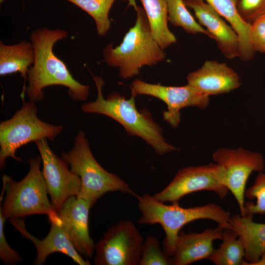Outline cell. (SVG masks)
Instances as JSON below:
<instances>
[{
	"mask_svg": "<svg viewBox=\"0 0 265 265\" xmlns=\"http://www.w3.org/2000/svg\"><path fill=\"white\" fill-rule=\"evenodd\" d=\"M5 0H0V3H2L3 2V1H4Z\"/></svg>",
	"mask_w": 265,
	"mask_h": 265,
	"instance_id": "cell-31",
	"label": "cell"
},
{
	"mask_svg": "<svg viewBox=\"0 0 265 265\" xmlns=\"http://www.w3.org/2000/svg\"><path fill=\"white\" fill-rule=\"evenodd\" d=\"M238 9L243 20L251 25L265 16V0H239Z\"/></svg>",
	"mask_w": 265,
	"mask_h": 265,
	"instance_id": "cell-27",
	"label": "cell"
},
{
	"mask_svg": "<svg viewBox=\"0 0 265 265\" xmlns=\"http://www.w3.org/2000/svg\"><path fill=\"white\" fill-rule=\"evenodd\" d=\"M77 5L94 20L98 34L104 36L109 31L111 23L109 12L116 0H66Z\"/></svg>",
	"mask_w": 265,
	"mask_h": 265,
	"instance_id": "cell-24",
	"label": "cell"
},
{
	"mask_svg": "<svg viewBox=\"0 0 265 265\" xmlns=\"http://www.w3.org/2000/svg\"><path fill=\"white\" fill-rule=\"evenodd\" d=\"M168 21L174 26L181 27L186 32L202 33L211 36L188 10L184 0H166Z\"/></svg>",
	"mask_w": 265,
	"mask_h": 265,
	"instance_id": "cell-23",
	"label": "cell"
},
{
	"mask_svg": "<svg viewBox=\"0 0 265 265\" xmlns=\"http://www.w3.org/2000/svg\"><path fill=\"white\" fill-rule=\"evenodd\" d=\"M135 224L121 220L110 227L95 244L96 265H137L144 242Z\"/></svg>",
	"mask_w": 265,
	"mask_h": 265,
	"instance_id": "cell-9",
	"label": "cell"
},
{
	"mask_svg": "<svg viewBox=\"0 0 265 265\" xmlns=\"http://www.w3.org/2000/svg\"><path fill=\"white\" fill-rule=\"evenodd\" d=\"M223 228L218 226L203 231L185 233L180 232L172 257L174 265H187L209 259L214 250L213 242L221 239Z\"/></svg>",
	"mask_w": 265,
	"mask_h": 265,
	"instance_id": "cell-17",
	"label": "cell"
},
{
	"mask_svg": "<svg viewBox=\"0 0 265 265\" xmlns=\"http://www.w3.org/2000/svg\"><path fill=\"white\" fill-rule=\"evenodd\" d=\"M34 61V51L31 42L24 40L8 45L0 42V75L3 76L19 72L24 79V84L20 97L24 100L27 72Z\"/></svg>",
	"mask_w": 265,
	"mask_h": 265,
	"instance_id": "cell-19",
	"label": "cell"
},
{
	"mask_svg": "<svg viewBox=\"0 0 265 265\" xmlns=\"http://www.w3.org/2000/svg\"><path fill=\"white\" fill-rule=\"evenodd\" d=\"M245 197L256 201L245 203L244 215L265 214V172H259L253 184L245 190Z\"/></svg>",
	"mask_w": 265,
	"mask_h": 265,
	"instance_id": "cell-25",
	"label": "cell"
},
{
	"mask_svg": "<svg viewBox=\"0 0 265 265\" xmlns=\"http://www.w3.org/2000/svg\"><path fill=\"white\" fill-rule=\"evenodd\" d=\"M92 205L77 196L69 198L57 212L62 228L72 244L80 255L91 258L95 244L89 232V213Z\"/></svg>",
	"mask_w": 265,
	"mask_h": 265,
	"instance_id": "cell-14",
	"label": "cell"
},
{
	"mask_svg": "<svg viewBox=\"0 0 265 265\" xmlns=\"http://www.w3.org/2000/svg\"><path fill=\"white\" fill-rule=\"evenodd\" d=\"M68 32L60 28L46 27L33 30L30 36L34 51V61L27 72L28 85L25 93L29 100L41 101L44 97L43 89L52 85L67 88V93L73 100L85 101L90 86L76 80L64 62L55 55L54 45L66 38Z\"/></svg>",
	"mask_w": 265,
	"mask_h": 265,
	"instance_id": "cell-1",
	"label": "cell"
},
{
	"mask_svg": "<svg viewBox=\"0 0 265 265\" xmlns=\"http://www.w3.org/2000/svg\"><path fill=\"white\" fill-rule=\"evenodd\" d=\"M6 219L0 212V259L5 265H15L22 260L19 253L8 244L4 233Z\"/></svg>",
	"mask_w": 265,
	"mask_h": 265,
	"instance_id": "cell-28",
	"label": "cell"
},
{
	"mask_svg": "<svg viewBox=\"0 0 265 265\" xmlns=\"http://www.w3.org/2000/svg\"><path fill=\"white\" fill-rule=\"evenodd\" d=\"M61 157L80 179L81 187L77 196L88 201L92 206L107 192L120 191L136 198L138 196L123 180L106 171L97 162L83 131L79 132L73 147L68 152H62Z\"/></svg>",
	"mask_w": 265,
	"mask_h": 265,
	"instance_id": "cell-5",
	"label": "cell"
},
{
	"mask_svg": "<svg viewBox=\"0 0 265 265\" xmlns=\"http://www.w3.org/2000/svg\"><path fill=\"white\" fill-rule=\"evenodd\" d=\"M21 107L9 119L0 124V168L2 169L8 158L18 161L17 149L30 142L47 139L53 141L63 130L61 125L48 123L40 120L35 102L22 101Z\"/></svg>",
	"mask_w": 265,
	"mask_h": 265,
	"instance_id": "cell-7",
	"label": "cell"
},
{
	"mask_svg": "<svg viewBox=\"0 0 265 265\" xmlns=\"http://www.w3.org/2000/svg\"><path fill=\"white\" fill-rule=\"evenodd\" d=\"M192 9L198 23L215 40L218 49L228 59L238 57L239 40L231 26L204 0H184Z\"/></svg>",
	"mask_w": 265,
	"mask_h": 265,
	"instance_id": "cell-15",
	"label": "cell"
},
{
	"mask_svg": "<svg viewBox=\"0 0 265 265\" xmlns=\"http://www.w3.org/2000/svg\"><path fill=\"white\" fill-rule=\"evenodd\" d=\"M136 198L141 212L138 223L159 224L161 226L165 234L163 244L164 251L170 257L173 255L181 229L192 221L209 219L216 222L218 226L223 229H232L230 223V212L216 204L184 208L178 205V203L166 205L146 193L138 195Z\"/></svg>",
	"mask_w": 265,
	"mask_h": 265,
	"instance_id": "cell-3",
	"label": "cell"
},
{
	"mask_svg": "<svg viewBox=\"0 0 265 265\" xmlns=\"http://www.w3.org/2000/svg\"><path fill=\"white\" fill-rule=\"evenodd\" d=\"M148 20L153 36L163 50L177 41L168 26L166 0H140Z\"/></svg>",
	"mask_w": 265,
	"mask_h": 265,
	"instance_id": "cell-21",
	"label": "cell"
},
{
	"mask_svg": "<svg viewBox=\"0 0 265 265\" xmlns=\"http://www.w3.org/2000/svg\"><path fill=\"white\" fill-rule=\"evenodd\" d=\"M172 257L160 247L158 238L148 236L144 240L139 265H171Z\"/></svg>",
	"mask_w": 265,
	"mask_h": 265,
	"instance_id": "cell-26",
	"label": "cell"
},
{
	"mask_svg": "<svg viewBox=\"0 0 265 265\" xmlns=\"http://www.w3.org/2000/svg\"><path fill=\"white\" fill-rule=\"evenodd\" d=\"M27 162L29 171L20 181L15 182L6 175L2 177L6 194L2 207L0 205V212L6 219L57 212L48 198L47 184L40 169V156L29 158Z\"/></svg>",
	"mask_w": 265,
	"mask_h": 265,
	"instance_id": "cell-6",
	"label": "cell"
},
{
	"mask_svg": "<svg viewBox=\"0 0 265 265\" xmlns=\"http://www.w3.org/2000/svg\"><path fill=\"white\" fill-rule=\"evenodd\" d=\"M43 165L42 172L51 202L58 212L70 197L78 196L81 187L80 177L69 169L68 164L57 156L50 147L47 139L35 142Z\"/></svg>",
	"mask_w": 265,
	"mask_h": 265,
	"instance_id": "cell-11",
	"label": "cell"
},
{
	"mask_svg": "<svg viewBox=\"0 0 265 265\" xmlns=\"http://www.w3.org/2000/svg\"><path fill=\"white\" fill-rule=\"evenodd\" d=\"M212 157L214 162L223 169L226 186L237 201L240 214L244 216L246 185L253 172L264 171L263 155L242 148H220L213 153Z\"/></svg>",
	"mask_w": 265,
	"mask_h": 265,
	"instance_id": "cell-10",
	"label": "cell"
},
{
	"mask_svg": "<svg viewBox=\"0 0 265 265\" xmlns=\"http://www.w3.org/2000/svg\"><path fill=\"white\" fill-rule=\"evenodd\" d=\"M255 265H265V253L262 256L260 260Z\"/></svg>",
	"mask_w": 265,
	"mask_h": 265,
	"instance_id": "cell-30",
	"label": "cell"
},
{
	"mask_svg": "<svg viewBox=\"0 0 265 265\" xmlns=\"http://www.w3.org/2000/svg\"><path fill=\"white\" fill-rule=\"evenodd\" d=\"M201 190L212 191L224 198L229 191L222 167L216 163L181 168L172 181L153 196L163 202L178 203L185 196Z\"/></svg>",
	"mask_w": 265,
	"mask_h": 265,
	"instance_id": "cell-8",
	"label": "cell"
},
{
	"mask_svg": "<svg viewBox=\"0 0 265 265\" xmlns=\"http://www.w3.org/2000/svg\"><path fill=\"white\" fill-rule=\"evenodd\" d=\"M131 88L137 95L151 96L163 101L167 109L163 113V119L174 128L180 124L183 108L194 106L204 109L210 102L209 96L196 91L187 84L181 86H164L136 79L132 82Z\"/></svg>",
	"mask_w": 265,
	"mask_h": 265,
	"instance_id": "cell-12",
	"label": "cell"
},
{
	"mask_svg": "<svg viewBox=\"0 0 265 265\" xmlns=\"http://www.w3.org/2000/svg\"><path fill=\"white\" fill-rule=\"evenodd\" d=\"M134 9V25L124 35L122 42L113 48L111 44L103 50L105 61L110 66L119 68L123 79L132 78L144 66H152L164 60L166 53L154 39L144 9L135 0H129Z\"/></svg>",
	"mask_w": 265,
	"mask_h": 265,
	"instance_id": "cell-4",
	"label": "cell"
},
{
	"mask_svg": "<svg viewBox=\"0 0 265 265\" xmlns=\"http://www.w3.org/2000/svg\"><path fill=\"white\" fill-rule=\"evenodd\" d=\"M187 84L208 96L230 92L239 87L238 74L225 63L207 60L198 69L188 74Z\"/></svg>",
	"mask_w": 265,
	"mask_h": 265,
	"instance_id": "cell-16",
	"label": "cell"
},
{
	"mask_svg": "<svg viewBox=\"0 0 265 265\" xmlns=\"http://www.w3.org/2000/svg\"><path fill=\"white\" fill-rule=\"evenodd\" d=\"M230 223L244 246L242 265H255L265 253V223L254 222L250 214L231 216Z\"/></svg>",
	"mask_w": 265,
	"mask_h": 265,
	"instance_id": "cell-18",
	"label": "cell"
},
{
	"mask_svg": "<svg viewBox=\"0 0 265 265\" xmlns=\"http://www.w3.org/2000/svg\"><path fill=\"white\" fill-rule=\"evenodd\" d=\"M48 216L51 225V229L46 237L41 240L27 232L23 220L19 218H10V222L15 228L25 238L30 239L35 245L37 256L33 264L42 265L45 263L49 255L55 252H60L69 257L79 265H89V262L84 260L77 252L66 236L58 212H53Z\"/></svg>",
	"mask_w": 265,
	"mask_h": 265,
	"instance_id": "cell-13",
	"label": "cell"
},
{
	"mask_svg": "<svg viewBox=\"0 0 265 265\" xmlns=\"http://www.w3.org/2000/svg\"><path fill=\"white\" fill-rule=\"evenodd\" d=\"M93 78L97 97L93 102L83 104L81 106L82 111L103 114L114 119L129 133L144 140L159 155L176 150V148L166 141L161 128L153 121L150 114L137 109L135 103L137 95L131 91V97L126 99L119 93H112L105 99L102 94L104 81L99 76Z\"/></svg>",
	"mask_w": 265,
	"mask_h": 265,
	"instance_id": "cell-2",
	"label": "cell"
},
{
	"mask_svg": "<svg viewBox=\"0 0 265 265\" xmlns=\"http://www.w3.org/2000/svg\"><path fill=\"white\" fill-rule=\"evenodd\" d=\"M222 242L214 249L209 260L216 265H240L244 261L243 243L232 229H224Z\"/></svg>",
	"mask_w": 265,
	"mask_h": 265,
	"instance_id": "cell-22",
	"label": "cell"
},
{
	"mask_svg": "<svg viewBox=\"0 0 265 265\" xmlns=\"http://www.w3.org/2000/svg\"><path fill=\"white\" fill-rule=\"evenodd\" d=\"M211 6L237 32L239 40V55L242 61L252 59L255 54L252 44L251 25L240 16L238 4L239 0H204Z\"/></svg>",
	"mask_w": 265,
	"mask_h": 265,
	"instance_id": "cell-20",
	"label": "cell"
},
{
	"mask_svg": "<svg viewBox=\"0 0 265 265\" xmlns=\"http://www.w3.org/2000/svg\"><path fill=\"white\" fill-rule=\"evenodd\" d=\"M251 38L254 51L265 53V16L251 24Z\"/></svg>",
	"mask_w": 265,
	"mask_h": 265,
	"instance_id": "cell-29",
	"label": "cell"
}]
</instances>
